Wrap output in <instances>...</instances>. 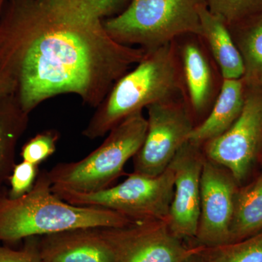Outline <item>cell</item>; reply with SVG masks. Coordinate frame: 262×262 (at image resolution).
<instances>
[{"label": "cell", "instance_id": "2", "mask_svg": "<svg viewBox=\"0 0 262 262\" xmlns=\"http://www.w3.org/2000/svg\"><path fill=\"white\" fill-rule=\"evenodd\" d=\"M134 221L100 207L67 203L52 190L48 170L38 173L29 192L15 199L0 193V241L14 244L34 236L82 228H113Z\"/></svg>", "mask_w": 262, "mask_h": 262}, {"label": "cell", "instance_id": "26", "mask_svg": "<svg viewBox=\"0 0 262 262\" xmlns=\"http://www.w3.org/2000/svg\"><path fill=\"white\" fill-rule=\"evenodd\" d=\"M6 2L7 0H0V16H1L2 13H3V8H4Z\"/></svg>", "mask_w": 262, "mask_h": 262}, {"label": "cell", "instance_id": "18", "mask_svg": "<svg viewBox=\"0 0 262 262\" xmlns=\"http://www.w3.org/2000/svg\"><path fill=\"white\" fill-rule=\"evenodd\" d=\"M261 231L262 176L251 185L236 192L229 243L246 238Z\"/></svg>", "mask_w": 262, "mask_h": 262}, {"label": "cell", "instance_id": "25", "mask_svg": "<svg viewBox=\"0 0 262 262\" xmlns=\"http://www.w3.org/2000/svg\"><path fill=\"white\" fill-rule=\"evenodd\" d=\"M201 248V246H200L199 249L196 252L192 253L191 256H189L184 262H206L203 256H202L201 253H200Z\"/></svg>", "mask_w": 262, "mask_h": 262}, {"label": "cell", "instance_id": "7", "mask_svg": "<svg viewBox=\"0 0 262 262\" xmlns=\"http://www.w3.org/2000/svg\"><path fill=\"white\" fill-rule=\"evenodd\" d=\"M144 142L133 158L135 173L157 177L168 168L196 125L184 98L150 105Z\"/></svg>", "mask_w": 262, "mask_h": 262}, {"label": "cell", "instance_id": "12", "mask_svg": "<svg viewBox=\"0 0 262 262\" xmlns=\"http://www.w3.org/2000/svg\"><path fill=\"white\" fill-rule=\"evenodd\" d=\"M206 156L203 147L188 141L169 166L173 170V199L167 222L179 239L195 238L201 212L202 170Z\"/></svg>", "mask_w": 262, "mask_h": 262}, {"label": "cell", "instance_id": "6", "mask_svg": "<svg viewBox=\"0 0 262 262\" xmlns=\"http://www.w3.org/2000/svg\"><path fill=\"white\" fill-rule=\"evenodd\" d=\"M173 190V172L169 166L157 177L134 172L120 184L98 192L54 193L70 204L106 208L122 213L134 222H140L167 221Z\"/></svg>", "mask_w": 262, "mask_h": 262}, {"label": "cell", "instance_id": "3", "mask_svg": "<svg viewBox=\"0 0 262 262\" xmlns=\"http://www.w3.org/2000/svg\"><path fill=\"white\" fill-rule=\"evenodd\" d=\"M181 98H184V87L178 58L171 42L145 52L132 70L115 82L96 108L82 135L95 140L150 105Z\"/></svg>", "mask_w": 262, "mask_h": 262}, {"label": "cell", "instance_id": "13", "mask_svg": "<svg viewBox=\"0 0 262 262\" xmlns=\"http://www.w3.org/2000/svg\"><path fill=\"white\" fill-rule=\"evenodd\" d=\"M42 262H114L113 251L100 228L62 231L39 239Z\"/></svg>", "mask_w": 262, "mask_h": 262}, {"label": "cell", "instance_id": "15", "mask_svg": "<svg viewBox=\"0 0 262 262\" xmlns=\"http://www.w3.org/2000/svg\"><path fill=\"white\" fill-rule=\"evenodd\" d=\"M201 37L204 41L224 80L243 78L244 65L241 53L225 22L206 5L200 7Z\"/></svg>", "mask_w": 262, "mask_h": 262}, {"label": "cell", "instance_id": "24", "mask_svg": "<svg viewBox=\"0 0 262 262\" xmlns=\"http://www.w3.org/2000/svg\"><path fill=\"white\" fill-rule=\"evenodd\" d=\"M14 94V84L6 77L0 75V98Z\"/></svg>", "mask_w": 262, "mask_h": 262}, {"label": "cell", "instance_id": "4", "mask_svg": "<svg viewBox=\"0 0 262 262\" xmlns=\"http://www.w3.org/2000/svg\"><path fill=\"white\" fill-rule=\"evenodd\" d=\"M147 130L143 112L133 114L108 133L102 144L83 159L58 163L48 170L53 192L91 193L112 187L140 149Z\"/></svg>", "mask_w": 262, "mask_h": 262}, {"label": "cell", "instance_id": "20", "mask_svg": "<svg viewBox=\"0 0 262 262\" xmlns=\"http://www.w3.org/2000/svg\"><path fill=\"white\" fill-rule=\"evenodd\" d=\"M208 10L226 24L262 13V0H206Z\"/></svg>", "mask_w": 262, "mask_h": 262}, {"label": "cell", "instance_id": "5", "mask_svg": "<svg viewBox=\"0 0 262 262\" xmlns=\"http://www.w3.org/2000/svg\"><path fill=\"white\" fill-rule=\"evenodd\" d=\"M206 0H131L103 26L115 42L154 51L186 34L201 35L200 7Z\"/></svg>", "mask_w": 262, "mask_h": 262}, {"label": "cell", "instance_id": "1", "mask_svg": "<svg viewBox=\"0 0 262 262\" xmlns=\"http://www.w3.org/2000/svg\"><path fill=\"white\" fill-rule=\"evenodd\" d=\"M131 0H7L0 16V75L30 114L50 98L73 94L96 108L142 59L141 48L110 37L106 19Z\"/></svg>", "mask_w": 262, "mask_h": 262}, {"label": "cell", "instance_id": "14", "mask_svg": "<svg viewBox=\"0 0 262 262\" xmlns=\"http://www.w3.org/2000/svg\"><path fill=\"white\" fill-rule=\"evenodd\" d=\"M245 92L246 84L242 78L224 80L209 113L194 126L189 141L203 146L228 130L242 112Z\"/></svg>", "mask_w": 262, "mask_h": 262}, {"label": "cell", "instance_id": "11", "mask_svg": "<svg viewBox=\"0 0 262 262\" xmlns=\"http://www.w3.org/2000/svg\"><path fill=\"white\" fill-rule=\"evenodd\" d=\"M235 182L228 170L206 157L202 170L201 212L195 237L200 246L214 247L229 242L237 192Z\"/></svg>", "mask_w": 262, "mask_h": 262}, {"label": "cell", "instance_id": "16", "mask_svg": "<svg viewBox=\"0 0 262 262\" xmlns=\"http://www.w3.org/2000/svg\"><path fill=\"white\" fill-rule=\"evenodd\" d=\"M29 122V114L14 94L0 98V193L14 168L17 144Z\"/></svg>", "mask_w": 262, "mask_h": 262}, {"label": "cell", "instance_id": "9", "mask_svg": "<svg viewBox=\"0 0 262 262\" xmlns=\"http://www.w3.org/2000/svg\"><path fill=\"white\" fill-rule=\"evenodd\" d=\"M100 231L113 251L114 262H184L200 248L186 246L166 220L134 222Z\"/></svg>", "mask_w": 262, "mask_h": 262}, {"label": "cell", "instance_id": "17", "mask_svg": "<svg viewBox=\"0 0 262 262\" xmlns=\"http://www.w3.org/2000/svg\"><path fill=\"white\" fill-rule=\"evenodd\" d=\"M227 25L244 61V83L262 87V13Z\"/></svg>", "mask_w": 262, "mask_h": 262}, {"label": "cell", "instance_id": "10", "mask_svg": "<svg viewBox=\"0 0 262 262\" xmlns=\"http://www.w3.org/2000/svg\"><path fill=\"white\" fill-rule=\"evenodd\" d=\"M173 44L186 102L194 120H204L220 94L223 77L201 36L184 34Z\"/></svg>", "mask_w": 262, "mask_h": 262}, {"label": "cell", "instance_id": "19", "mask_svg": "<svg viewBox=\"0 0 262 262\" xmlns=\"http://www.w3.org/2000/svg\"><path fill=\"white\" fill-rule=\"evenodd\" d=\"M206 262H262V231L246 238L214 247H203Z\"/></svg>", "mask_w": 262, "mask_h": 262}, {"label": "cell", "instance_id": "21", "mask_svg": "<svg viewBox=\"0 0 262 262\" xmlns=\"http://www.w3.org/2000/svg\"><path fill=\"white\" fill-rule=\"evenodd\" d=\"M60 134L55 129L39 133L27 141L20 151L23 161L39 165L56 151Z\"/></svg>", "mask_w": 262, "mask_h": 262}, {"label": "cell", "instance_id": "23", "mask_svg": "<svg viewBox=\"0 0 262 262\" xmlns=\"http://www.w3.org/2000/svg\"><path fill=\"white\" fill-rule=\"evenodd\" d=\"M39 239L37 236L26 238L18 250L0 246V262H42Z\"/></svg>", "mask_w": 262, "mask_h": 262}, {"label": "cell", "instance_id": "8", "mask_svg": "<svg viewBox=\"0 0 262 262\" xmlns=\"http://www.w3.org/2000/svg\"><path fill=\"white\" fill-rule=\"evenodd\" d=\"M208 160L242 182L262 148V87L246 84L244 107L232 126L203 144Z\"/></svg>", "mask_w": 262, "mask_h": 262}, {"label": "cell", "instance_id": "22", "mask_svg": "<svg viewBox=\"0 0 262 262\" xmlns=\"http://www.w3.org/2000/svg\"><path fill=\"white\" fill-rule=\"evenodd\" d=\"M38 173V165L25 161L15 164L8 179L10 184L8 196L15 199L29 192L36 182Z\"/></svg>", "mask_w": 262, "mask_h": 262}]
</instances>
